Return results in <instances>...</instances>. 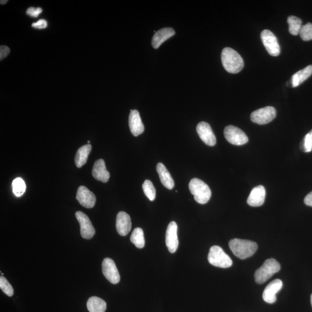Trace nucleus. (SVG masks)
Instances as JSON below:
<instances>
[{"label": "nucleus", "instance_id": "f8f14e48", "mask_svg": "<svg viewBox=\"0 0 312 312\" xmlns=\"http://www.w3.org/2000/svg\"><path fill=\"white\" fill-rule=\"evenodd\" d=\"M77 200L85 208H92L96 204V197L95 194L87 187L81 186L77 191Z\"/></svg>", "mask_w": 312, "mask_h": 312}, {"label": "nucleus", "instance_id": "cd10ccee", "mask_svg": "<svg viewBox=\"0 0 312 312\" xmlns=\"http://www.w3.org/2000/svg\"><path fill=\"white\" fill-rule=\"evenodd\" d=\"M299 35L304 41L312 40V24L311 23H307L306 25L302 26Z\"/></svg>", "mask_w": 312, "mask_h": 312}, {"label": "nucleus", "instance_id": "6e6552de", "mask_svg": "<svg viewBox=\"0 0 312 312\" xmlns=\"http://www.w3.org/2000/svg\"><path fill=\"white\" fill-rule=\"evenodd\" d=\"M261 39L263 45L268 54L272 56H279L280 48L277 38L274 34L268 30H264L261 33Z\"/></svg>", "mask_w": 312, "mask_h": 312}, {"label": "nucleus", "instance_id": "7ed1b4c3", "mask_svg": "<svg viewBox=\"0 0 312 312\" xmlns=\"http://www.w3.org/2000/svg\"><path fill=\"white\" fill-rule=\"evenodd\" d=\"M189 187L191 193L194 196V200L199 204H206L211 197L212 192L209 187L200 179H191Z\"/></svg>", "mask_w": 312, "mask_h": 312}, {"label": "nucleus", "instance_id": "dca6fc26", "mask_svg": "<svg viewBox=\"0 0 312 312\" xmlns=\"http://www.w3.org/2000/svg\"><path fill=\"white\" fill-rule=\"evenodd\" d=\"M266 191L264 186L260 185L253 188L251 190L247 202L253 207H258L264 204Z\"/></svg>", "mask_w": 312, "mask_h": 312}, {"label": "nucleus", "instance_id": "c85d7f7f", "mask_svg": "<svg viewBox=\"0 0 312 312\" xmlns=\"http://www.w3.org/2000/svg\"><path fill=\"white\" fill-rule=\"evenodd\" d=\"M0 288L8 296H12L14 295V291L12 285L4 276L0 277Z\"/></svg>", "mask_w": 312, "mask_h": 312}, {"label": "nucleus", "instance_id": "0eeeda50", "mask_svg": "<svg viewBox=\"0 0 312 312\" xmlns=\"http://www.w3.org/2000/svg\"><path fill=\"white\" fill-rule=\"evenodd\" d=\"M276 116V111L275 108L266 107L252 112L250 115V119L253 123L262 125L272 121Z\"/></svg>", "mask_w": 312, "mask_h": 312}, {"label": "nucleus", "instance_id": "393cba45", "mask_svg": "<svg viewBox=\"0 0 312 312\" xmlns=\"http://www.w3.org/2000/svg\"><path fill=\"white\" fill-rule=\"evenodd\" d=\"M289 32L292 36L299 35L302 28V21L299 18L290 16L287 18Z\"/></svg>", "mask_w": 312, "mask_h": 312}, {"label": "nucleus", "instance_id": "ddd939ff", "mask_svg": "<svg viewBox=\"0 0 312 312\" xmlns=\"http://www.w3.org/2000/svg\"><path fill=\"white\" fill-rule=\"evenodd\" d=\"M197 131L201 140L206 145L210 146H215L216 144V138L215 134L208 123L201 122L197 126Z\"/></svg>", "mask_w": 312, "mask_h": 312}, {"label": "nucleus", "instance_id": "6ab92c4d", "mask_svg": "<svg viewBox=\"0 0 312 312\" xmlns=\"http://www.w3.org/2000/svg\"><path fill=\"white\" fill-rule=\"evenodd\" d=\"M175 35V30L170 28H164L155 33L152 39V46L155 49L159 48L161 44Z\"/></svg>", "mask_w": 312, "mask_h": 312}, {"label": "nucleus", "instance_id": "9d476101", "mask_svg": "<svg viewBox=\"0 0 312 312\" xmlns=\"http://www.w3.org/2000/svg\"><path fill=\"white\" fill-rule=\"evenodd\" d=\"M103 275L112 284H117L120 280L119 270L114 261L110 258H105L102 264Z\"/></svg>", "mask_w": 312, "mask_h": 312}, {"label": "nucleus", "instance_id": "e433bc0d", "mask_svg": "<svg viewBox=\"0 0 312 312\" xmlns=\"http://www.w3.org/2000/svg\"><path fill=\"white\" fill-rule=\"evenodd\" d=\"M310 301H311V306H312V294L310 296Z\"/></svg>", "mask_w": 312, "mask_h": 312}, {"label": "nucleus", "instance_id": "c9c22d12", "mask_svg": "<svg viewBox=\"0 0 312 312\" xmlns=\"http://www.w3.org/2000/svg\"><path fill=\"white\" fill-rule=\"evenodd\" d=\"M8 3V1H7V0H5V1H4V0H2L1 2H0V3H1V5H6V4H7Z\"/></svg>", "mask_w": 312, "mask_h": 312}, {"label": "nucleus", "instance_id": "5701e85b", "mask_svg": "<svg viewBox=\"0 0 312 312\" xmlns=\"http://www.w3.org/2000/svg\"><path fill=\"white\" fill-rule=\"evenodd\" d=\"M87 307L90 312H105L107 309V303L103 299L92 296L88 300Z\"/></svg>", "mask_w": 312, "mask_h": 312}, {"label": "nucleus", "instance_id": "f3484780", "mask_svg": "<svg viewBox=\"0 0 312 312\" xmlns=\"http://www.w3.org/2000/svg\"><path fill=\"white\" fill-rule=\"evenodd\" d=\"M129 122L131 132L135 137L144 133V125L142 123L140 113L137 110H131Z\"/></svg>", "mask_w": 312, "mask_h": 312}, {"label": "nucleus", "instance_id": "4be33fe9", "mask_svg": "<svg viewBox=\"0 0 312 312\" xmlns=\"http://www.w3.org/2000/svg\"><path fill=\"white\" fill-rule=\"evenodd\" d=\"M92 147L90 144L82 146L78 149L75 156V162L78 168H81L87 163L88 157Z\"/></svg>", "mask_w": 312, "mask_h": 312}, {"label": "nucleus", "instance_id": "7c9ffc66", "mask_svg": "<svg viewBox=\"0 0 312 312\" xmlns=\"http://www.w3.org/2000/svg\"><path fill=\"white\" fill-rule=\"evenodd\" d=\"M42 12L43 9L40 7H30L27 10V12H26V13H27V15H28L30 17L37 18L41 13H42Z\"/></svg>", "mask_w": 312, "mask_h": 312}, {"label": "nucleus", "instance_id": "412c9836", "mask_svg": "<svg viewBox=\"0 0 312 312\" xmlns=\"http://www.w3.org/2000/svg\"><path fill=\"white\" fill-rule=\"evenodd\" d=\"M312 75V66H308L301 70L298 71L292 75L291 78L292 87H297L299 85L302 84L307 79L309 78Z\"/></svg>", "mask_w": 312, "mask_h": 312}, {"label": "nucleus", "instance_id": "39448f33", "mask_svg": "<svg viewBox=\"0 0 312 312\" xmlns=\"http://www.w3.org/2000/svg\"><path fill=\"white\" fill-rule=\"evenodd\" d=\"M208 260L210 264L217 267L227 268L232 265V261L230 256L219 246L210 247Z\"/></svg>", "mask_w": 312, "mask_h": 312}, {"label": "nucleus", "instance_id": "2eb2a0df", "mask_svg": "<svg viewBox=\"0 0 312 312\" xmlns=\"http://www.w3.org/2000/svg\"><path fill=\"white\" fill-rule=\"evenodd\" d=\"M132 223L129 215L125 212H120L116 217V227L119 234L126 236L131 231Z\"/></svg>", "mask_w": 312, "mask_h": 312}, {"label": "nucleus", "instance_id": "a878e982", "mask_svg": "<svg viewBox=\"0 0 312 312\" xmlns=\"http://www.w3.org/2000/svg\"><path fill=\"white\" fill-rule=\"evenodd\" d=\"M14 194L18 197H20L25 192L26 189V183L24 180L18 178L14 180L12 184Z\"/></svg>", "mask_w": 312, "mask_h": 312}, {"label": "nucleus", "instance_id": "a211bd4d", "mask_svg": "<svg viewBox=\"0 0 312 312\" xmlns=\"http://www.w3.org/2000/svg\"><path fill=\"white\" fill-rule=\"evenodd\" d=\"M92 175L96 180L103 183H106L110 178V172L107 170L104 160H98L94 165Z\"/></svg>", "mask_w": 312, "mask_h": 312}, {"label": "nucleus", "instance_id": "c756f323", "mask_svg": "<svg viewBox=\"0 0 312 312\" xmlns=\"http://www.w3.org/2000/svg\"><path fill=\"white\" fill-rule=\"evenodd\" d=\"M300 149L305 153L310 152L312 150V143L308 133L304 137L301 144H300Z\"/></svg>", "mask_w": 312, "mask_h": 312}, {"label": "nucleus", "instance_id": "aec40b11", "mask_svg": "<svg viewBox=\"0 0 312 312\" xmlns=\"http://www.w3.org/2000/svg\"><path fill=\"white\" fill-rule=\"evenodd\" d=\"M156 169L161 183L168 189L172 190L175 186V183L167 168L163 163H159L157 164Z\"/></svg>", "mask_w": 312, "mask_h": 312}, {"label": "nucleus", "instance_id": "20e7f679", "mask_svg": "<svg viewBox=\"0 0 312 312\" xmlns=\"http://www.w3.org/2000/svg\"><path fill=\"white\" fill-rule=\"evenodd\" d=\"M280 270V265L275 259L269 258L259 268L254 274L255 282L262 284L267 281L274 274Z\"/></svg>", "mask_w": 312, "mask_h": 312}, {"label": "nucleus", "instance_id": "4c0bfd02", "mask_svg": "<svg viewBox=\"0 0 312 312\" xmlns=\"http://www.w3.org/2000/svg\"><path fill=\"white\" fill-rule=\"evenodd\" d=\"M88 144H89L90 141H88Z\"/></svg>", "mask_w": 312, "mask_h": 312}, {"label": "nucleus", "instance_id": "f704fd0d", "mask_svg": "<svg viewBox=\"0 0 312 312\" xmlns=\"http://www.w3.org/2000/svg\"><path fill=\"white\" fill-rule=\"evenodd\" d=\"M308 134H309V137L312 143V130L310 131L309 133H308Z\"/></svg>", "mask_w": 312, "mask_h": 312}, {"label": "nucleus", "instance_id": "b1692460", "mask_svg": "<svg viewBox=\"0 0 312 312\" xmlns=\"http://www.w3.org/2000/svg\"><path fill=\"white\" fill-rule=\"evenodd\" d=\"M131 242L138 249H142L145 245L144 231L141 228H135L130 238Z\"/></svg>", "mask_w": 312, "mask_h": 312}, {"label": "nucleus", "instance_id": "9b49d317", "mask_svg": "<svg viewBox=\"0 0 312 312\" xmlns=\"http://www.w3.org/2000/svg\"><path fill=\"white\" fill-rule=\"evenodd\" d=\"M165 243L170 253H174L177 250L179 246L178 225L175 221H171L168 225L165 235Z\"/></svg>", "mask_w": 312, "mask_h": 312}, {"label": "nucleus", "instance_id": "72a5a7b5", "mask_svg": "<svg viewBox=\"0 0 312 312\" xmlns=\"http://www.w3.org/2000/svg\"><path fill=\"white\" fill-rule=\"evenodd\" d=\"M304 203L307 206H312V191L304 199Z\"/></svg>", "mask_w": 312, "mask_h": 312}, {"label": "nucleus", "instance_id": "473e14b6", "mask_svg": "<svg viewBox=\"0 0 312 312\" xmlns=\"http://www.w3.org/2000/svg\"><path fill=\"white\" fill-rule=\"evenodd\" d=\"M10 49L9 47L5 46V45H2L0 47V60H2L5 59L10 54Z\"/></svg>", "mask_w": 312, "mask_h": 312}, {"label": "nucleus", "instance_id": "1a4fd4ad", "mask_svg": "<svg viewBox=\"0 0 312 312\" xmlns=\"http://www.w3.org/2000/svg\"><path fill=\"white\" fill-rule=\"evenodd\" d=\"M75 216L80 224L81 234L82 238L86 239H92L95 235L96 231L89 217L81 211L77 212Z\"/></svg>", "mask_w": 312, "mask_h": 312}, {"label": "nucleus", "instance_id": "f257e3e1", "mask_svg": "<svg viewBox=\"0 0 312 312\" xmlns=\"http://www.w3.org/2000/svg\"><path fill=\"white\" fill-rule=\"evenodd\" d=\"M221 62L228 73L237 74L244 67L243 60L238 53L231 48H225L221 52Z\"/></svg>", "mask_w": 312, "mask_h": 312}, {"label": "nucleus", "instance_id": "bb28decb", "mask_svg": "<svg viewBox=\"0 0 312 312\" xmlns=\"http://www.w3.org/2000/svg\"><path fill=\"white\" fill-rule=\"evenodd\" d=\"M142 189L146 197L149 198L150 201H153L155 200L156 196V191L153 183L149 180H146L143 183Z\"/></svg>", "mask_w": 312, "mask_h": 312}, {"label": "nucleus", "instance_id": "f03ea898", "mask_svg": "<svg viewBox=\"0 0 312 312\" xmlns=\"http://www.w3.org/2000/svg\"><path fill=\"white\" fill-rule=\"evenodd\" d=\"M229 247L236 257L244 260L252 256L257 251L258 245L249 240L236 238L230 240Z\"/></svg>", "mask_w": 312, "mask_h": 312}, {"label": "nucleus", "instance_id": "2f4dec72", "mask_svg": "<svg viewBox=\"0 0 312 312\" xmlns=\"http://www.w3.org/2000/svg\"><path fill=\"white\" fill-rule=\"evenodd\" d=\"M48 26V22L46 20H40L36 23L32 24V27L37 29H46Z\"/></svg>", "mask_w": 312, "mask_h": 312}, {"label": "nucleus", "instance_id": "4468645a", "mask_svg": "<svg viewBox=\"0 0 312 312\" xmlns=\"http://www.w3.org/2000/svg\"><path fill=\"white\" fill-rule=\"evenodd\" d=\"M283 287V282L280 279L271 281L265 288L262 294V298L268 303H273L276 300V294Z\"/></svg>", "mask_w": 312, "mask_h": 312}, {"label": "nucleus", "instance_id": "423d86ee", "mask_svg": "<svg viewBox=\"0 0 312 312\" xmlns=\"http://www.w3.org/2000/svg\"><path fill=\"white\" fill-rule=\"evenodd\" d=\"M224 135L227 141L232 145H243L249 141L246 134L242 130L234 126H228L225 127Z\"/></svg>", "mask_w": 312, "mask_h": 312}]
</instances>
